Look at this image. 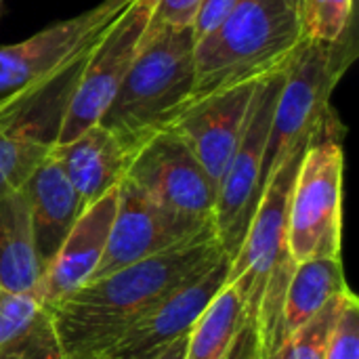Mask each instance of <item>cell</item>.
I'll use <instances>...</instances> for the list:
<instances>
[{"instance_id": "cell-19", "label": "cell", "mask_w": 359, "mask_h": 359, "mask_svg": "<svg viewBox=\"0 0 359 359\" xmlns=\"http://www.w3.org/2000/svg\"><path fill=\"white\" fill-rule=\"evenodd\" d=\"M347 286L341 257H318L294 263L280 311V345L316 318Z\"/></svg>"}, {"instance_id": "cell-23", "label": "cell", "mask_w": 359, "mask_h": 359, "mask_svg": "<svg viewBox=\"0 0 359 359\" xmlns=\"http://www.w3.org/2000/svg\"><path fill=\"white\" fill-rule=\"evenodd\" d=\"M200 4L202 0H156L147 27H191Z\"/></svg>"}, {"instance_id": "cell-22", "label": "cell", "mask_w": 359, "mask_h": 359, "mask_svg": "<svg viewBox=\"0 0 359 359\" xmlns=\"http://www.w3.org/2000/svg\"><path fill=\"white\" fill-rule=\"evenodd\" d=\"M324 359H359V301L353 292L339 316Z\"/></svg>"}, {"instance_id": "cell-1", "label": "cell", "mask_w": 359, "mask_h": 359, "mask_svg": "<svg viewBox=\"0 0 359 359\" xmlns=\"http://www.w3.org/2000/svg\"><path fill=\"white\" fill-rule=\"evenodd\" d=\"M223 257L217 236H208L86 282L48 307L63 358L101 359L145 311Z\"/></svg>"}, {"instance_id": "cell-18", "label": "cell", "mask_w": 359, "mask_h": 359, "mask_svg": "<svg viewBox=\"0 0 359 359\" xmlns=\"http://www.w3.org/2000/svg\"><path fill=\"white\" fill-rule=\"evenodd\" d=\"M0 359H65L50 311L36 297L0 290Z\"/></svg>"}, {"instance_id": "cell-4", "label": "cell", "mask_w": 359, "mask_h": 359, "mask_svg": "<svg viewBox=\"0 0 359 359\" xmlns=\"http://www.w3.org/2000/svg\"><path fill=\"white\" fill-rule=\"evenodd\" d=\"M358 55L353 29L339 42L301 40L276 101L269 139L265 147L261 191L269 177L334 120L330 97Z\"/></svg>"}, {"instance_id": "cell-24", "label": "cell", "mask_w": 359, "mask_h": 359, "mask_svg": "<svg viewBox=\"0 0 359 359\" xmlns=\"http://www.w3.org/2000/svg\"><path fill=\"white\" fill-rule=\"evenodd\" d=\"M48 82L36 84V86H27V88H21L17 93H11L6 97H0V133L6 130L8 126H13L38 101V97L44 93V88L48 86Z\"/></svg>"}, {"instance_id": "cell-9", "label": "cell", "mask_w": 359, "mask_h": 359, "mask_svg": "<svg viewBox=\"0 0 359 359\" xmlns=\"http://www.w3.org/2000/svg\"><path fill=\"white\" fill-rule=\"evenodd\" d=\"M208 236H215L212 223L187 219L162 208L124 177L118 185V204L107 246L93 280Z\"/></svg>"}, {"instance_id": "cell-17", "label": "cell", "mask_w": 359, "mask_h": 359, "mask_svg": "<svg viewBox=\"0 0 359 359\" xmlns=\"http://www.w3.org/2000/svg\"><path fill=\"white\" fill-rule=\"evenodd\" d=\"M42 271L29 206L19 189L0 200V290L36 297Z\"/></svg>"}, {"instance_id": "cell-3", "label": "cell", "mask_w": 359, "mask_h": 359, "mask_svg": "<svg viewBox=\"0 0 359 359\" xmlns=\"http://www.w3.org/2000/svg\"><path fill=\"white\" fill-rule=\"evenodd\" d=\"M191 27H147L139 50L99 124L135 154L191 103L196 86Z\"/></svg>"}, {"instance_id": "cell-28", "label": "cell", "mask_w": 359, "mask_h": 359, "mask_svg": "<svg viewBox=\"0 0 359 359\" xmlns=\"http://www.w3.org/2000/svg\"><path fill=\"white\" fill-rule=\"evenodd\" d=\"M292 4L299 8V13H301V8H303V0H292Z\"/></svg>"}, {"instance_id": "cell-25", "label": "cell", "mask_w": 359, "mask_h": 359, "mask_svg": "<svg viewBox=\"0 0 359 359\" xmlns=\"http://www.w3.org/2000/svg\"><path fill=\"white\" fill-rule=\"evenodd\" d=\"M240 2L242 0H202L198 15L194 19V25H191L196 42L204 38L206 34H210Z\"/></svg>"}, {"instance_id": "cell-8", "label": "cell", "mask_w": 359, "mask_h": 359, "mask_svg": "<svg viewBox=\"0 0 359 359\" xmlns=\"http://www.w3.org/2000/svg\"><path fill=\"white\" fill-rule=\"evenodd\" d=\"M133 0H103L95 8L59 21L32 38L0 46V97L48 82L88 57Z\"/></svg>"}, {"instance_id": "cell-15", "label": "cell", "mask_w": 359, "mask_h": 359, "mask_svg": "<svg viewBox=\"0 0 359 359\" xmlns=\"http://www.w3.org/2000/svg\"><path fill=\"white\" fill-rule=\"evenodd\" d=\"M21 191L29 206L36 248L46 267L86 206L50 154L32 172Z\"/></svg>"}, {"instance_id": "cell-6", "label": "cell", "mask_w": 359, "mask_h": 359, "mask_svg": "<svg viewBox=\"0 0 359 359\" xmlns=\"http://www.w3.org/2000/svg\"><path fill=\"white\" fill-rule=\"evenodd\" d=\"M284 76L286 69H280L257 84L248 105L240 143L219 183L215 206V236L229 259L236 257L261 198L265 147Z\"/></svg>"}, {"instance_id": "cell-10", "label": "cell", "mask_w": 359, "mask_h": 359, "mask_svg": "<svg viewBox=\"0 0 359 359\" xmlns=\"http://www.w3.org/2000/svg\"><path fill=\"white\" fill-rule=\"evenodd\" d=\"M126 179L162 208L215 225L217 183L172 130H160L137 149Z\"/></svg>"}, {"instance_id": "cell-2", "label": "cell", "mask_w": 359, "mask_h": 359, "mask_svg": "<svg viewBox=\"0 0 359 359\" xmlns=\"http://www.w3.org/2000/svg\"><path fill=\"white\" fill-rule=\"evenodd\" d=\"M301 40V13L292 0H242L196 42L191 101L286 69Z\"/></svg>"}, {"instance_id": "cell-26", "label": "cell", "mask_w": 359, "mask_h": 359, "mask_svg": "<svg viewBox=\"0 0 359 359\" xmlns=\"http://www.w3.org/2000/svg\"><path fill=\"white\" fill-rule=\"evenodd\" d=\"M185 343H187V337L179 339L177 343H172L166 351H162L158 358L154 359H183V351H185Z\"/></svg>"}, {"instance_id": "cell-27", "label": "cell", "mask_w": 359, "mask_h": 359, "mask_svg": "<svg viewBox=\"0 0 359 359\" xmlns=\"http://www.w3.org/2000/svg\"><path fill=\"white\" fill-rule=\"evenodd\" d=\"M261 359H280V355H278V349L273 351V353H269V355H265V358Z\"/></svg>"}, {"instance_id": "cell-5", "label": "cell", "mask_w": 359, "mask_h": 359, "mask_svg": "<svg viewBox=\"0 0 359 359\" xmlns=\"http://www.w3.org/2000/svg\"><path fill=\"white\" fill-rule=\"evenodd\" d=\"M339 122L330 120L305 149L290 191L286 248L294 263L341 257L345 151Z\"/></svg>"}, {"instance_id": "cell-13", "label": "cell", "mask_w": 359, "mask_h": 359, "mask_svg": "<svg viewBox=\"0 0 359 359\" xmlns=\"http://www.w3.org/2000/svg\"><path fill=\"white\" fill-rule=\"evenodd\" d=\"M116 204L118 187L109 189L82 210L63 244L42 271L36 292V299L42 305L50 307L93 280L107 246Z\"/></svg>"}, {"instance_id": "cell-14", "label": "cell", "mask_w": 359, "mask_h": 359, "mask_svg": "<svg viewBox=\"0 0 359 359\" xmlns=\"http://www.w3.org/2000/svg\"><path fill=\"white\" fill-rule=\"evenodd\" d=\"M50 156L88 206L122 183L135 151L116 133L95 124L74 141L53 145Z\"/></svg>"}, {"instance_id": "cell-21", "label": "cell", "mask_w": 359, "mask_h": 359, "mask_svg": "<svg viewBox=\"0 0 359 359\" xmlns=\"http://www.w3.org/2000/svg\"><path fill=\"white\" fill-rule=\"evenodd\" d=\"M303 38L339 42L353 29V0H303Z\"/></svg>"}, {"instance_id": "cell-20", "label": "cell", "mask_w": 359, "mask_h": 359, "mask_svg": "<svg viewBox=\"0 0 359 359\" xmlns=\"http://www.w3.org/2000/svg\"><path fill=\"white\" fill-rule=\"evenodd\" d=\"M349 294H351V288H345L316 318H311L307 324H303L299 330H294L286 341H282V345L278 347L280 359L326 358V349H328L330 337L334 332V326L339 322V316H341Z\"/></svg>"}, {"instance_id": "cell-11", "label": "cell", "mask_w": 359, "mask_h": 359, "mask_svg": "<svg viewBox=\"0 0 359 359\" xmlns=\"http://www.w3.org/2000/svg\"><path fill=\"white\" fill-rule=\"evenodd\" d=\"M229 263L231 259L223 257L215 267L166 294L128 326L101 359H154L187 337L202 311L227 284Z\"/></svg>"}, {"instance_id": "cell-16", "label": "cell", "mask_w": 359, "mask_h": 359, "mask_svg": "<svg viewBox=\"0 0 359 359\" xmlns=\"http://www.w3.org/2000/svg\"><path fill=\"white\" fill-rule=\"evenodd\" d=\"M183 359H255L246 303L229 282L191 326Z\"/></svg>"}, {"instance_id": "cell-12", "label": "cell", "mask_w": 359, "mask_h": 359, "mask_svg": "<svg viewBox=\"0 0 359 359\" xmlns=\"http://www.w3.org/2000/svg\"><path fill=\"white\" fill-rule=\"evenodd\" d=\"M257 84H240L196 99L168 126L189 147L217 189L240 143Z\"/></svg>"}, {"instance_id": "cell-7", "label": "cell", "mask_w": 359, "mask_h": 359, "mask_svg": "<svg viewBox=\"0 0 359 359\" xmlns=\"http://www.w3.org/2000/svg\"><path fill=\"white\" fill-rule=\"evenodd\" d=\"M154 4L156 0H133L90 50L67 99L55 145L69 143L101 122L139 50Z\"/></svg>"}]
</instances>
